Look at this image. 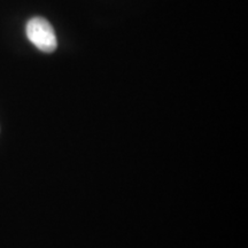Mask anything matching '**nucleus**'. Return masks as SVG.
I'll use <instances>...</instances> for the list:
<instances>
[{
    "label": "nucleus",
    "mask_w": 248,
    "mask_h": 248,
    "mask_svg": "<svg viewBox=\"0 0 248 248\" xmlns=\"http://www.w3.org/2000/svg\"><path fill=\"white\" fill-rule=\"evenodd\" d=\"M28 39L45 53H52L58 46L57 36L52 24L44 17H33L27 23Z\"/></svg>",
    "instance_id": "f257e3e1"
}]
</instances>
